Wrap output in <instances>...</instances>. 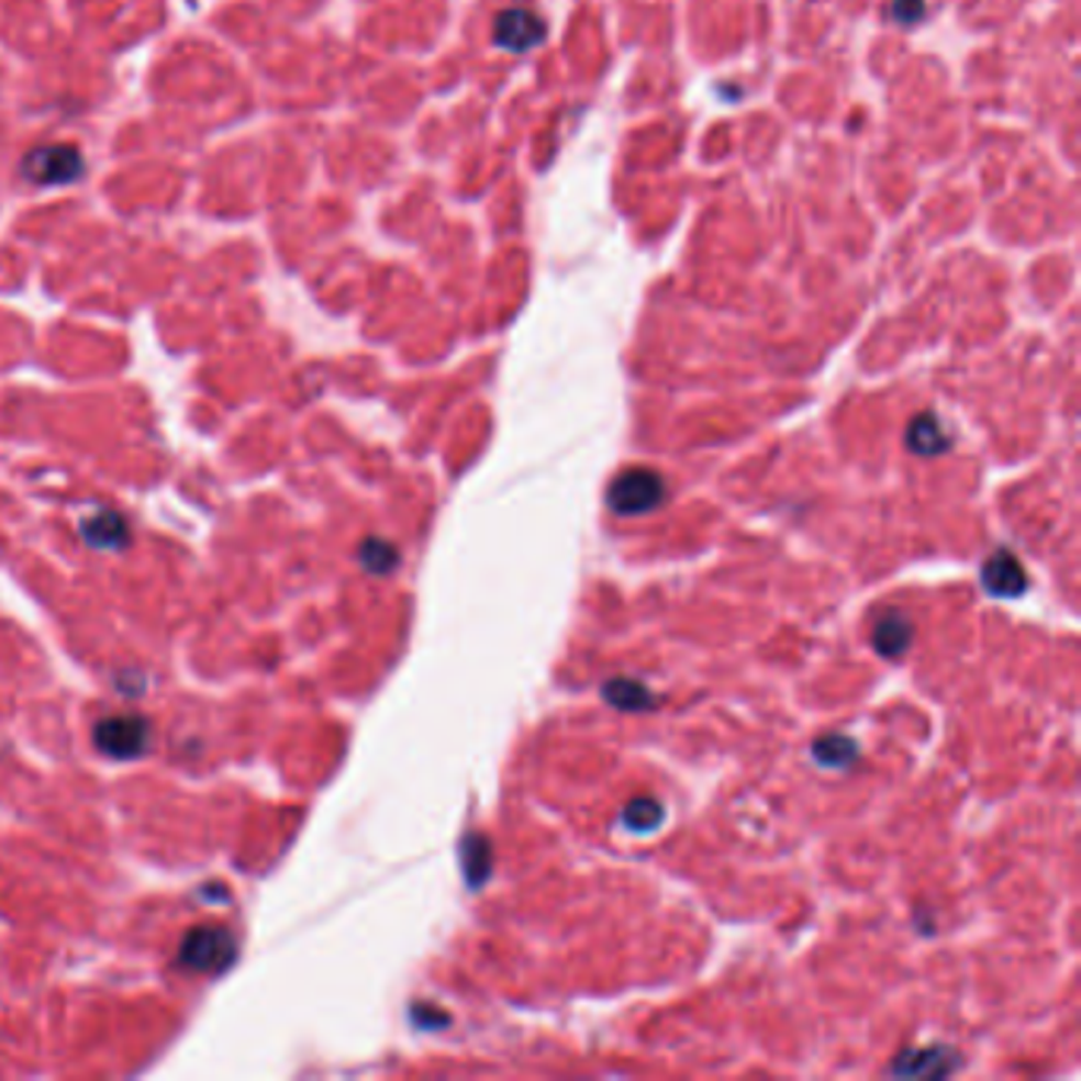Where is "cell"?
Instances as JSON below:
<instances>
[{
	"mask_svg": "<svg viewBox=\"0 0 1081 1081\" xmlns=\"http://www.w3.org/2000/svg\"><path fill=\"white\" fill-rule=\"evenodd\" d=\"M235 936L225 926H197L181 939L178 961L188 971L220 973L235 961Z\"/></svg>",
	"mask_w": 1081,
	"mask_h": 1081,
	"instance_id": "obj_1",
	"label": "cell"
},
{
	"mask_svg": "<svg viewBox=\"0 0 1081 1081\" xmlns=\"http://www.w3.org/2000/svg\"><path fill=\"white\" fill-rule=\"evenodd\" d=\"M92 743H96V749L102 751V755L118 758V761L137 758L153 743V726H149L146 717H140V714H111L105 721L96 723Z\"/></svg>",
	"mask_w": 1081,
	"mask_h": 1081,
	"instance_id": "obj_2",
	"label": "cell"
},
{
	"mask_svg": "<svg viewBox=\"0 0 1081 1081\" xmlns=\"http://www.w3.org/2000/svg\"><path fill=\"white\" fill-rule=\"evenodd\" d=\"M83 153L70 143H48V146H35L32 153H26L23 159V175L32 185L38 188H52V185H70L83 175Z\"/></svg>",
	"mask_w": 1081,
	"mask_h": 1081,
	"instance_id": "obj_3",
	"label": "cell"
},
{
	"mask_svg": "<svg viewBox=\"0 0 1081 1081\" xmlns=\"http://www.w3.org/2000/svg\"><path fill=\"white\" fill-rule=\"evenodd\" d=\"M666 495L664 479L654 470L622 472L610 486V504L618 514H644L657 508Z\"/></svg>",
	"mask_w": 1081,
	"mask_h": 1081,
	"instance_id": "obj_4",
	"label": "cell"
},
{
	"mask_svg": "<svg viewBox=\"0 0 1081 1081\" xmlns=\"http://www.w3.org/2000/svg\"><path fill=\"white\" fill-rule=\"evenodd\" d=\"M495 45L508 52H530L543 42L546 23L527 7H508L495 16Z\"/></svg>",
	"mask_w": 1081,
	"mask_h": 1081,
	"instance_id": "obj_5",
	"label": "cell"
},
{
	"mask_svg": "<svg viewBox=\"0 0 1081 1081\" xmlns=\"http://www.w3.org/2000/svg\"><path fill=\"white\" fill-rule=\"evenodd\" d=\"M983 583L990 593L999 597H1018L1027 587L1025 568L1018 565V558L1008 553H996L987 565H983Z\"/></svg>",
	"mask_w": 1081,
	"mask_h": 1081,
	"instance_id": "obj_6",
	"label": "cell"
},
{
	"mask_svg": "<svg viewBox=\"0 0 1081 1081\" xmlns=\"http://www.w3.org/2000/svg\"><path fill=\"white\" fill-rule=\"evenodd\" d=\"M83 536L96 549H118L127 543V521L118 511H99L96 517L83 521Z\"/></svg>",
	"mask_w": 1081,
	"mask_h": 1081,
	"instance_id": "obj_7",
	"label": "cell"
},
{
	"mask_svg": "<svg viewBox=\"0 0 1081 1081\" xmlns=\"http://www.w3.org/2000/svg\"><path fill=\"white\" fill-rule=\"evenodd\" d=\"M872 644L879 647V654L885 657H901L911 644V622L901 615V612H885L879 615L876 622V632H872Z\"/></svg>",
	"mask_w": 1081,
	"mask_h": 1081,
	"instance_id": "obj_8",
	"label": "cell"
},
{
	"mask_svg": "<svg viewBox=\"0 0 1081 1081\" xmlns=\"http://www.w3.org/2000/svg\"><path fill=\"white\" fill-rule=\"evenodd\" d=\"M907 442H911V450H916V454H939L948 447V435H945V428L936 416H920L914 419V425L907 432Z\"/></svg>",
	"mask_w": 1081,
	"mask_h": 1081,
	"instance_id": "obj_9",
	"label": "cell"
},
{
	"mask_svg": "<svg viewBox=\"0 0 1081 1081\" xmlns=\"http://www.w3.org/2000/svg\"><path fill=\"white\" fill-rule=\"evenodd\" d=\"M666 818V809L657 800H635L628 803V809L622 812V822L635 834H647L654 828H660V822Z\"/></svg>",
	"mask_w": 1081,
	"mask_h": 1081,
	"instance_id": "obj_10",
	"label": "cell"
},
{
	"mask_svg": "<svg viewBox=\"0 0 1081 1081\" xmlns=\"http://www.w3.org/2000/svg\"><path fill=\"white\" fill-rule=\"evenodd\" d=\"M815 761L828 765V768H847L857 758V743L847 736H825L815 743Z\"/></svg>",
	"mask_w": 1081,
	"mask_h": 1081,
	"instance_id": "obj_11",
	"label": "cell"
},
{
	"mask_svg": "<svg viewBox=\"0 0 1081 1081\" xmlns=\"http://www.w3.org/2000/svg\"><path fill=\"white\" fill-rule=\"evenodd\" d=\"M603 694H606V701H610V704H615V707H625V711H640V707H647V704H650V692H647V689H640L638 682H628V679L610 682V686L603 689Z\"/></svg>",
	"mask_w": 1081,
	"mask_h": 1081,
	"instance_id": "obj_12",
	"label": "cell"
},
{
	"mask_svg": "<svg viewBox=\"0 0 1081 1081\" xmlns=\"http://www.w3.org/2000/svg\"><path fill=\"white\" fill-rule=\"evenodd\" d=\"M359 558L361 565H365L371 575H388L390 568H397V561H400L397 549H393L390 543H385V539H368V543H361Z\"/></svg>",
	"mask_w": 1081,
	"mask_h": 1081,
	"instance_id": "obj_13",
	"label": "cell"
},
{
	"mask_svg": "<svg viewBox=\"0 0 1081 1081\" xmlns=\"http://www.w3.org/2000/svg\"><path fill=\"white\" fill-rule=\"evenodd\" d=\"M472 840V847L467 844L464 850V862H467V879H470V885L476 882H482V876H486V869H489V844H486V837H479V834H472L470 837Z\"/></svg>",
	"mask_w": 1081,
	"mask_h": 1081,
	"instance_id": "obj_14",
	"label": "cell"
},
{
	"mask_svg": "<svg viewBox=\"0 0 1081 1081\" xmlns=\"http://www.w3.org/2000/svg\"><path fill=\"white\" fill-rule=\"evenodd\" d=\"M891 13H894L898 23L914 26L916 20H923L926 7H923V0H894V3H891Z\"/></svg>",
	"mask_w": 1081,
	"mask_h": 1081,
	"instance_id": "obj_15",
	"label": "cell"
}]
</instances>
